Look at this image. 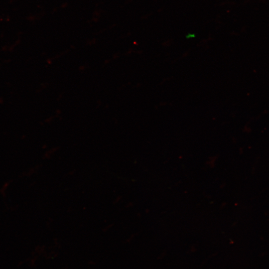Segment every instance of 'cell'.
I'll list each match as a JSON object with an SVG mask.
<instances>
[]
</instances>
